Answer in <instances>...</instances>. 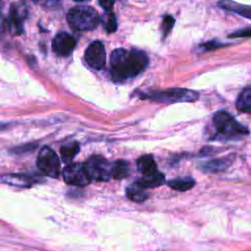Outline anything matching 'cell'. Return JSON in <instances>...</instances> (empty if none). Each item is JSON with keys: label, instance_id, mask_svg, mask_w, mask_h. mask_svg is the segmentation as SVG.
Segmentation results:
<instances>
[{"label": "cell", "instance_id": "603a6c76", "mask_svg": "<svg viewBox=\"0 0 251 251\" xmlns=\"http://www.w3.org/2000/svg\"><path fill=\"white\" fill-rule=\"evenodd\" d=\"M228 37L231 38H239V37H251V27L241 28L238 30L233 31L228 35Z\"/></svg>", "mask_w": 251, "mask_h": 251}, {"label": "cell", "instance_id": "52a82bcc", "mask_svg": "<svg viewBox=\"0 0 251 251\" xmlns=\"http://www.w3.org/2000/svg\"><path fill=\"white\" fill-rule=\"evenodd\" d=\"M62 175L64 180L68 184L75 186H85L89 184V182L91 181L86 171L85 165L80 163L71 164L67 166L64 169Z\"/></svg>", "mask_w": 251, "mask_h": 251}, {"label": "cell", "instance_id": "7402d4cb", "mask_svg": "<svg viewBox=\"0 0 251 251\" xmlns=\"http://www.w3.org/2000/svg\"><path fill=\"white\" fill-rule=\"evenodd\" d=\"M174 25H175V19L172 16L168 15V16L164 17L163 22H162V31H163L164 36H167L170 33Z\"/></svg>", "mask_w": 251, "mask_h": 251}, {"label": "cell", "instance_id": "6da1fadb", "mask_svg": "<svg viewBox=\"0 0 251 251\" xmlns=\"http://www.w3.org/2000/svg\"><path fill=\"white\" fill-rule=\"evenodd\" d=\"M112 75L115 78L126 79L135 76L145 70L148 65L147 55L139 50L118 48L111 55Z\"/></svg>", "mask_w": 251, "mask_h": 251}, {"label": "cell", "instance_id": "3957f363", "mask_svg": "<svg viewBox=\"0 0 251 251\" xmlns=\"http://www.w3.org/2000/svg\"><path fill=\"white\" fill-rule=\"evenodd\" d=\"M213 124L219 135L226 138H235L248 133L247 128L226 111L215 113L213 116Z\"/></svg>", "mask_w": 251, "mask_h": 251}, {"label": "cell", "instance_id": "2e32d148", "mask_svg": "<svg viewBox=\"0 0 251 251\" xmlns=\"http://www.w3.org/2000/svg\"><path fill=\"white\" fill-rule=\"evenodd\" d=\"M235 106L238 111L243 113H251V86H247L239 93Z\"/></svg>", "mask_w": 251, "mask_h": 251}, {"label": "cell", "instance_id": "30bf717a", "mask_svg": "<svg viewBox=\"0 0 251 251\" xmlns=\"http://www.w3.org/2000/svg\"><path fill=\"white\" fill-rule=\"evenodd\" d=\"M27 16L26 7L24 3H14L11 6L10 10V19H9V25L11 30L14 33H22L23 32V23Z\"/></svg>", "mask_w": 251, "mask_h": 251}, {"label": "cell", "instance_id": "484cf974", "mask_svg": "<svg viewBox=\"0 0 251 251\" xmlns=\"http://www.w3.org/2000/svg\"><path fill=\"white\" fill-rule=\"evenodd\" d=\"M74 1H76V2H85V1H88V0H74Z\"/></svg>", "mask_w": 251, "mask_h": 251}, {"label": "cell", "instance_id": "5bb4252c", "mask_svg": "<svg viewBox=\"0 0 251 251\" xmlns=\"http://www.w3.org/2000/svg\"><path fill=\"white\" fill-rule=\"evenodd\" d=\"M137 182L145 188L157 187L162 185L165 182V176L162 173L156 171L152 174L143 176Z\"/></svg>", "mask_w": 251, "mask_h": 251}, {"label": "cell", "instance_id": "44dd1931", "mask_svg": "<svg viewBox=\"0 0 251 251\" xmlns=\"http://www.w3.org/2000/svg\"><path fill=\"white\" fill-rule=\"evenodd\" d=\"M100 23L103 25V28L108 32L112 33L117 29V19L112 12H108L102 16Z\"/></svg>", "mask_w": 251, "mask_h": 251}, {"label": "cell", "instance_id": "ac0fdd59", "mask_svg": "<svg viewBox=\"0 0 251 251\" xmlns=\"http://www.w3.org/2000/svg\"><path fill=\"white\" fill-rule=\"evenodd\" d=\"M130 173V165L126 160H118L112 165V176L116 179L126 178Z\"/></svg>", "mask_w": 251, "mask_h": 251}, {"label": "cell", "instance_id": "277c9868", "mask_svg": "<svg viewBox=\"0 0 251 251\" xmlns=\"http://www.w3.org/2000/svg\"><path fill=\"white\" fill-rule=\"evenodd\" d=\"M163 103H176V102H193L198 99V92L186 88H169L162 91H154L143 96Z\"/></svg>", "mask_w": 251, "mask_h": 251}, {"label": "cell", "instance_id": "7a4b0ae2", "mask_svg": "<svg viewBox=\"0 0 251 251\" xmlns=\"http://www.w3.org/2000/svg\"><path fill=\"white\" fill-rule=\"evenodd\" d=\"M68 22L75 30H91L97 27L100 17L92 7L81 6L71 9L67 15Z\"/></svg>", "mask_w": 251, "mask_h": 251}, {"label": "cell", "instance_id": "e0dca14e", "mask_svg": "<svg viewBox=\"0 0 251 251\" xmlns=\"http://www.w3.org/2000/svg\"><path fill=\"white\" fill-rule=\"evenodd\" d=\"M136 166L138 171L143 175H149L157 171V166L154 158L151 155H143L136 160Z\"/></svg>", "mask_w": 251, "mask_h": 251}, {"label": "cell", "instance_id": "cb8c5ba5", "mask_svg": "<svg viewBox=\"0 0 251 251\" xmlns=\"http://www.w3.org/2000/svg\"><path fill=\"white\" fill-rule=\"evenodd\" d=\"M115 1H116V0H98L100 6H101L103 9L107 10V11H109V10L113 7V5L115 4Z\"/></svg>", "mask_w": 251, "mask_h": 251}, {"label": "cell", "instance_id": "d6986e66", "mask_svg": "<svg viewBox=\"0 0 251 251\" xmlns=\"http://www.w3.org/2000/svg\"><path fill=\"white\" fill-rule=\"evenodd\" d=\"M61 158L65 163H71L79 152V145L77 142L68 143L61 147Z\"/></svg>", "mask_w": 251, "mask_h": 251}, {"label": "cell", "instance_id": "9c48e42d", "mask_svg": "<svg viewBox=\"0 0 251 251\" xmlns=\"http://www.w3.org/2000/svg\"><path fill=\"white\" fill-rule=\"evenodd\" d=\"M75 47V38L65 32H59L52 41V48L56 54L59 56H69L73 53L74 49Z\"/></svg>", "mask_w": 251, "mask_h": 251}, {"label": "cell", "instance_id": "d4e9b609", "mask_svg": "<svg viewBox=\"0 0 251 251\" xmlns=\"http://www.w3.org/2000/svg\"><path fill=\"white\" fill-rule=\"evenodd\" d=\"M220 46H222V44L221 43H216L215 41H209V42L203 44V47L205 49H214V48H218Z\"/></svg>", "mask_w": 251, "mask_h": 251}, {"label": "cell", "instance_id": "8992f818", "mask_svg": "<svg viewBox=\"0 0 251 251\" xmlns=\"http://www.w3.org/2000/svg\"><path fill=\"white\" fill-rule=\"evenodd\" d=\"M37 167L46 176L51 177H58L61 174V165L58 155L53 149L44 146L37 156Z\"/></svg>", "mask_w": 251, "mask_h": 251}, {"label": "cell", "instance_id": "8fae6325", "mask_svg": "<svg viewBox=\"0 0 251 251\" xmlns=\"http://www.w3.org/2000/svg\"><path fill=\"white\" fill-rule=\"evenodd\" d=\"M219 6L222 9L240 15L241 17L251 20V6L242 5L231 0H222L219 2Z\"/></svg>", "mask_w": 251, "mask_h": 251}, {"label": "cell", "instance_id": "ba28073f", "mask_svg": "<svg viewBox=\"0 0 251 251\" xmlns=\"http://www.w3.org/2000/svg\"><path fill=\"white\" fill-rule=\"evenodd\" d=\"M86 63L95 70H100L106 63V51L104 45L100 41H93L84 53Z\"/></svg>", "mask_w": 251, "mask_h": 251}, {"label": "cell", "instance_id": "ffe728a7", "mask_svg": "<svg viewBox=\"0 0 251 251\" xmlns=\"http://www.w3.org/2000/svg\"><path fill=\"white\" fill-rule=\"evenodd\" d=\"M195 184V181L193 178L186 176V177H178L175 178L169 181V186L173 188L174 190L177 191H186L192 188Z\"/></svg>", "mask_w": 251, "mask_h": 251}, {"label": "cell", "instance_id": "9a60e30c", "mask_svg": "<svg viewBox=\"0 0 251 251\" xmlns=\"http://www.w3.org/2000/svg\"><path fill=\"white\" fill-rule=\"evenodd\" d=\"M146 189L147 188L143 187L138 182H134L126 188V196L134 202H143L148 198Z\"/></svg>", "mask_w": 251, "mask_h": 251}, {"label": "cell", "instance_id": "5b68a950", "mask_svg": "<svg viewBox=\"0 0 251 251\" xmlns=\"http://www.w3.org/2000/svg\"><path fill=\"white\" fill-rule=\"evenodd\" d=\"M91 181H108L112 176V165L102 156H91L84 163Z\"/></svg>", "mask_w": 251, "mask_h": 251}, {"label": "cell", "instance_id": "7c38bea8", "mask_svg": "<svg viewBox=\"0 0 251 251\" xmlns=\"http://www.w3.org/2000/svg\"><path fill=\"white\" fill-rule=\"evenodd\" d=\"M0 182H4L10 185H16V186H29L33 183V179L31 176L27 175H22V174H9V175H3L0 176Z\"/></svg>", "mask_w": 251, "mask_h": 251}, {"label": "cell", "instance_id": "4fadbf2b", "mask_svg": "<svg viewBox=\"0 0 251 251\" xmlns=\"http://www.w3.org/2000/svg\"><path fill=\"white\" fill-rule=\"evenodd\" d=\"M233 161V155L226 156L220 159H215L212 161H209L203 165V169L208 172H220L226 170L227 167L231 165Z\"/></svg>", "mask_w": 251, "mask_h": 251}]
</instances>
